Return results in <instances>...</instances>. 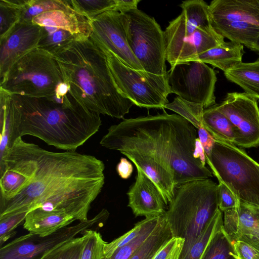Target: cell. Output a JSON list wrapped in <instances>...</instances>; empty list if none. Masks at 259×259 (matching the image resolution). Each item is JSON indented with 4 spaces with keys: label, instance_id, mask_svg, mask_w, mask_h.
Instances as JSON below:
<instances>
[{
    "label": "cell",
    "instance_id": "25",
    "mask_svg": "<svg viewBox=\"0 0 259 259\" xmlns=\"http://www.w3.org/2000/svg\"><path fill=\"white\" fill-rule=\"evenodd\" d=\"M174 237L164 214L159 224L129 259H152L160 249Z\"/></svg>",
    "mask_w": 259,
    "mask_h": 259
},
{
    "label": "cell",
    "instance_id": "33",
    "mask_svg": "<svg viewBox=\"0 0 259 259\" xmlns=\"http://www.w3.org/2000/svg\"><path fill=\"white\" fill-rule=\"evenodd\" d=\"M223 224V212L219 209L182 259H200L213 234Z\"/></svg>",
    "mask_w": 259,
    "mask_h": 259
},
{
    "label": "cell",
    "instance_id": "17",
    "mask_svg": "<svg viewBox=\"0 0 259 259\" xmlns=\"http://www.w3.org/2000/svg\"><path fill=\"white\" fill-rule=\"evenodd\" d=\"M223 226L233 242L242 241L259 251V207L238 201L224 212Z\"/></svg>",
    "mask_w": 259,
    "mask_h": 259
},
{
    "label": "cell",
    "instance_id": "46",
    "mask_svg": "<svg viewBox=\"0 0 259 259\" xmlns=\"http://www.w3.org/2000/svg\"><path fill=\"white\" fill-rule=\"evenodd\" d=\"M253 51L259 52V36L254 44Z\"/></svg>",
    "mask_w": 259,
    "mask_h": 259
},
{
    "label": "cell",
    "instance_id": "22",
    "mask_svg": "<svg viewBox=\"0 0 259 259\" xmlns=\"http://www.w3.org/2000/svg\"><path fill=\"white\" fill-rule=\"evenodd\" d=\"M243 45L233 42H225L197 56L191 61H198L210 64L224 72L242 62Z\"/></svg>",
    "mask_w": 259,
    "mask_h": 259
},
{
    "label": "cell",
    "instance_id": "38",
    "mask_svg": "<svg viewBox=\"0 0 259 259\" xmlns=\"http://www.w3.org/2000/svg\"><path fill=\"white\" fill-rule=\"evenodd\" d=\"M27 212L0 218V244L2 245L16 233L15 229L25 221Z\"/></svg>",
    "mask_w": 259,
    "mask_h": 259
},
{
    "label": "cell",
    "instance_id": "23",
    "mask_svg": "<svg viewBox=\"0 0 259 259\" xmlns=\"http://www.w3.org/2000/svg\"><path fill=\"white\" fill-rule=\"evenodd\" d=\"M202 123L214 140L237 145L239 139L237 130L216 104L204 109Z\"/></svg>",
    "mask_w": 259,
    "mask_h": 259
},
{
    "label": "cell",
    "instance_id": "11",
    "mask_svg": "<svg viewBox=\"0 0 259 259\" xmlns=\"http://www.w3.org/2000/svg\"><path fill=\"white\" fill-rule=\"evenodd\" d=\"M109 215L103 209L93 218L64 227L45 237L29 233L12 240L0 249V259H41L47 253L93 227L103 225Z\"/></svg>",
    "mask_w": 259,
    "mask_h": 259
},
{
    "label": "cell",
    "instance_id": "29",
    "mask_svg": "<svg viewBox=\"0 0 259 259\" xmlns=\"http://www.w3.org/2000/svg\"><path fill=\"white\" fill-rule=\"evenodd\" d=\"M27 0H0V39L5 38L20 21V9Z\"/></svg>",
    "mask_w": 259,
    "mask_h": 259
},
{
    "label": "cell",
    "instance_id": "20",
    "mask_svg": "<svg viewBox=\"0 0 259 259\" xmlns=\"http://www.w3.org/2000/svg\"><path fill=\"white\" fill-rule=\"evenodd\" d=\"M225 42L224 38L212 28L199 27L192 37L184 43L170 66L190 61L197 56Z\"/></svg>",
    "mask_w": 259,
    "mask_h": 259
},
{
    "label": "cell",
    "instance_id": "43",
    "mask_svg": "<svg viewBox=\"0 0 259 259\" xmlns=\"http://www.w3.org/2000/svg\"><path fill=\"white\" fill-rule=\"evenodd\" d=\"M132 163L125 158H121L120 162L116 166V171L118 175L123 179H128L133 172Z\"/></svg>",
    "mask_w": 259,
    "mask_h": 259
},
{
    "label": "cell",
    "instance_id": "13",
    "mask_svg": "<svg viewBox=\"0 0 259 259\" xmlns=\"http://www.w3.org/2000/svg\"><path fill=\"white\" fill-rule=\"evenodd\" d=\"M90 37L97 45L112 53L128 67L144 71L127 43L122 13L107 11L90 20Z\"/></svg>",
    "mask_w": 259,
    "mask_h": 259
},
{
    "label": "cell",
    "instance_id": "45",
    "mask_svg": "<svg viewBox=\"0 0 259 259\" xmlns=\"http://www.w3.org/2000/svg\"><path fill=\"white\" fill-rule=\"evenodd\" d=\"M182 247H180L176 250L174 254L168 259H178Z\"/></svg>",
    "mask_w": 259,
    "mask_h": 259
},
{
    "label": "cell",
    "instance_id": "32",
    "mask_svg": "<svg viewBox=\"0 0 259 259\" xmlns=\"http://www.w3.org/2000/svg\"><path fill=\"white\" fill-rule=\"evenodd\" d=\"M1 140L0 158L11 147L12 121L9 93L0 88Z\"/></svg>",
    "mask_w": 259,
    "mask_h": 259
},
{
    "label": "cell",
    "instance_id": "37",
    "mask_svg": "<svg viewBox=\"0 0 259 259\" xmlns=\"http://www.w3.org/2000/svg\"><path fill=\"white\" fill-rule=\"evenodd\" d=\"M87 238L80 259H105L104 247L106 243L101 234L93 229L85 231Z\"/></svg>",
    "mask_w": 259,
    "mask_h": 259
},
{
    "label": "cell",
    "instance_id": "6",
    "mask_svg": "<svg viewBox=\"0 0 259 259\" xmlns=\"http://www.w3.org/2000/svg\"><path fill=\"white\" fill-rule=\"evenodd\" d=\"M206 162L238 200L259 207V164L235 145L215 140Z\"/></svg>",
    "mask_w": 259,
    "mask_h": 259
},
{
    "label": "cell",
    "instance_id": "18",
    "mask_svg": "<svg viewBox=\"0 0 259 259\" xmlns=\"http://www.w3.org/2000/svg\"><path fill=\"white\" fill-rule=\"evenodd\" d=\"M136 167V181L127 193V206L136 217L148 218L164 214L165 204L160 192L149 177Z\"/></svg>",
    "mask_w": 259,
    "mask_h": 259
},
{
    "label": "cell",
    "instance_id": "9",
    "mask_svg": "<svg viewBox=\"0 0 259 259\" xmlns=\"http://www.w3.org/2000/svg\"><path fill=\"white\" fill-rule=\"evenodd\" d=\"M101 48L106 54L116 87L124 97L140 107L164 108L168 103V96L172 93L168 72L160 75L134 69L109 51Z\"/></svg>",
    "mask_w": 259,
    "mask_h": 259
},
{
    "label": "cell",
    "instance_id": "28",
    "mask_svg": "<svg viewBox=\"0 0 259 259\" xmlns=\"http://www.w3.org/2000/svg\"><path fill=\"white\" fill-rule=\"evenodd\" d=\"M55 10H73L70 0H27L20 9V22H31L36 16Z\"/></svg>",
    "mask_w": 259,
    "mask_h": 259
},
{
    "label": "cell",
    "instance_id": "35",
    "mask_svg": "<svg viewBox=\"0 0 259 259\" xmlns=\"http://www.w3.org/2000/svg\"><path fill=\"white\" fill-rule=\"evenodd\" d=\"M155 217L145 218L138 222L131 230L110 243H106L104 247V254L105 258H108L119 248L133 241L141 234L152 222Z\"/></svg>",
    "mask_w": 259,
    "mask_h": 259
},
{
    "label": "cell",
    "instance_id": "4",
    "mask_svg": "<svg viewBox=\"0 0 259 259\" xmlns=\"http://www.w3.org/2000/svg\"><path fill=\"white\" fill-rule=\"evenodd\" d=\"M71 95L87 109L123 118L134 103L118 91L104 51L90 36H80L53 55Z\"/></svg>",
    "mask_w": 259,
    "mask_h": 259
},
{
    "label": "cell",
    "instance_id": "1",
    "mask_svg": "<svg viewBox=\"0 0 259 259\" xmlns=\"http://www.w3.org/2000/svg\"><path fill=\"white\" fill-rule=\"evenodd\" d=\"M198 130L177 114L123 119L111 125L100 145L120 152L153 182L165 205L177 187L187 182L209 179L212 172L195 157Z\"/></svg>",
    "mask_w": 259,
    "mask_h": 259
},
{
    "label": "cell",
    "instance_id": "40",
    "mask_svg": "<svg viewBox=\"0 0 259 259\" xmlns=\"http://www.w3.org/2000/svg\"><path fill=\"white\" fill-rule=\"evenodd\" d=\"M184 239L174 237L167 242L152 259H168L177 249L183 247Z\"/></svg>",
    "mask_w": 259,
    "mask_h": 259
},
{
    "label": "cell",
    "instance_id": "7",
    "mask_svg": "<svg viewBox=\"0 0 259 259\" xmlns=\"http://www.w3.org/2000/svg\"><path fill=\"white\" fill-rule=\"evenodd\" d=\"M64 82L54 56L37 48L12 66L0 80V88L11 94L50 98Z\"/></svg>",
    "mask_w": 259,
    "mask_h": 259
},
{
    "label": "cell",
    "instance_id": "36",
    "mask_svg": "<svg viewBox=\"0 0 259 259\" xmlns=\"http://www.w3.org/2000/svg\"><path fill=\"white\" fill-rule=\"evenodd\" d=\"M162 215L155 217L148 226L133 241L117 249L108 258L129 259L134 252L151 234L160 221Z\"/></svg>",
    "mask_w": 259,
    "mask_h": 259
},
{
    "label": "cell",
    "instance_id": "5",
    "mask_svg": "<svg viewBox=\"0 0 259 259\" xmlns=\"http://www.w3.org/2000/svg\"><path fill=\"white\" fill-rule=\"evenodd\" d=\"M219 209L218 185L209 179L177 187L164 215L174 237L184 239L178 259L186 255Z\"/></svg>",
    "mask_w": 259,
    "mask_h": 259
},
{
    "label": "cell",
    "instance_id": "41",
    "mask_svg": "<svg viewBox=\"0 0 259 259\" xmlns=\"http://www.w3.org/2000/svg\"><path fill=\"white\" fill-rule=\"evenodd\" d=\"M236 259H259V251L242 241L233 242Z\"/></svg>",
    "mask_w": 259,
    "mask_h": 259
},
{
    "label": "cell",
    "instance_id": "16",
    "mask_svg": "<svg viewBox=\"0 0 259 259\" xmlns=\"http://www.w3.org/2000/svg\"><path fill=\"white\" fill-rule=\"evenodd\" d=\"M42 27L31 22H19L0 39V80L19 59L37 48Z\"/></svg>",
    "mask_w": 259,
    "mask_h": 259
},
{
    "label": "cell",
    "instance_id": "10",
    "mask_svg": "<svg viewBox=\"0 0 259 259\" xmlns=\"http://www.w3.org/2000/svg\"><path fill=\"white\" fill-rule=\"evenodd\" d=\"M208 13L216 32L253 50L259 36V0H213Z\"/></svg>",
    "mask_w": 259,
    "mask_h": 259
},
{
    "label": "cell",
    "instance_id": "27",
    "mask_svg": "<svg viewBox=\"0 0 259 259\" xmlns=\"http://www.w3.org/2000/svg\"><path fill=\"white\" fill-rule=\"evenodd\" d=\"M41 27L42 36L37 48L53 55L60 49L80 37L59 27L50 26Z\"/></svg>",
    "mask_w": 259,
    "mask_h": 259
},
{
    "label": "cell",
    "instance_id": "24",
    "mask_svg": "<svg viewBox=\"0 0 259 259\" xmlns=\"http://www.w3.org/2000/svg\"><path fill=\"white\" fill-rule=\"evenodd\" d=\"M224 74L228 80L241 87L245 93L259 100V59L251 63L242 62Z\"/></svg>",
    "mask_w": 259,
    "mask_h": 259
},
{
    "label": "cell",
    "instance_id": "31",
    "mask_svg": "<svg viewBox=\"0 0 259 259\" xmlns=\"http://www.w3.org/2000/svg\"><path fill=\"white\" fill-rule=\"evenodd\" d=\"M164 108L175 112L189 121L197 130L203 126L202 120L204 109L201 104L187 101L177 96L172 102L166 104Z\"/></svg>",
    "mask_w": 259,
    "mask_h": 259
},
{
    "label": "cell",
    "instance_id": "19",
    "mask_svg": "<svg viewBox=\"0 0 259 259\" xmlns=\"http://www.w3.org/2000/svg\"><path fill=\"white\" fill-rule=\"evenodd\" d=\"M31 22L40 26H54L68 31L76 36H90V20L73 10H55L40 14Z\"/></svg>",
    "mask_w": 259,
    "mask_h": 259
},
{
    "label": "cell",
    "instance_id": "14",
    "mask_svg": "<svg viewBox=\"0 0 259 259\" xmlns=\"http://www.w3.org/2000/svg\"><path fill=\"white\" fill-rule=\"evenodd\" d=\"M257 100L245 93L227 94L218 109L238 131L237 146L249 148L259 146V107Z\"/></svg>",
    "mask_w": 259,
    "mask_h": 259
},
{
    "label": "cell",
    "instance_id": "42",
    "mask_svg": "<svg viewBox=\"0 0 259 259\" xmlns=\"http://www.w3.org/2000/svg\"><path fill=\"white\" fill-rule=\"evenodd\" d=\"M197 130L198 138L204 149L205 157L208 156L210 154L215 140L203 126Z\"/></svg>",
    "mask_w": 259,
    "mask_h": 259
},
{
    "label": "cell",
    "instance_id": "3",
    "mask_svg": "<svg viewBox=\"0 0 259 259\" xmlns=\"http://www.w3.org/2000/svg\"><path fill=\"white\" fill-rule=\"evenodd\" d=\"M12 146L30 135L49 146L75 151L99 130L100 114L80 104L69 93L64 97L34 98L10 93Z\"/></svg>",
    "mask_w": 259,
    "mask_h": 259
},
{
    "label": "cell",
    "instance_id": "30",
    "mask_svg": "<svg viewBox=\"0 0 259 259\" xmlns=\"http://www.w3.org/2000/svg\"><path fill=\"white\" fill-rule=\"evenodd\" d=\"M73 10L89 20L105 12H119L118 0H70Z\"/></svg>",
    "mask_w": 259,
    "mask_h": 259
},
{
    "label": "cell",
    "instance_id": "44",
    "mask_svg": "<svg viewBox=\"0 0 259 259\" xmlns=\"http://www.w3.org/2000/svg\"><path fill=\"white\" fill-rule=\"evenodd\" d=\"M194 155L196 158L200 159L205 165L206 162L204 150L198 138L196 140Z\"/></svg>",
    "mask_w": 259,
    "mask_h": 259
},
{
    "label": "cell",
    "instance_id": "2",
    "mask_svg": "<svg viewBox=\"0 0 259 259\" xmlns=\"http://www.w3.org/2000/svg\"><path fill=\"white\" fill-rule=\"evenodd\" d=\"M34 173L17 195L1 201L0 218L38 209L66 213L87 221L91 204L105 183L104 162L94 156L75 151L45 150L29 143Z\"/></svg>",
    "mask_w": 259,
    "mask_h": 259
},
{
    "label": "cell",
    "instance_id": "15",
    "mask_svg": "<svg viewBox=\"0 0 259 259\" xmlns=\"http://www.w3.org/2000/svg\"><path fill=\"white\" fill-rule=\"evenodd\" d=\"M182 12L169 22L164 33L166 60L170 65L187 40L199 27L212 28L209 17L208 5L203 0H188L180 5Z\"/></svg>",
    "mask_w": 259,
    "mask_h": 259
},
{
    "label": "cell",
    "instance_id": "39",
    "mask_svg": "<svg viewBox=\"0 0 259 259\" xmlns=\"http://www.w3.org/2000/svg\"><path fill=\"white\" fill-rule=\"evenodd\" d=\"M219 182L218 196L219 209L224 212L236 208L239 201L226 185L221 181Z\"/></svg>",
    "mask_w": 259,
    "mask_h": 259
},
{
    "label": "cell",
    "instance_id": "34",
    "mask_svg": "<svg viewBox=\"0 0 259 259\" xmlns=\"http://www.w3.org/2000/svg\"><path fill=\"white\" fill-rule=\"evenodd\" d=\"M85 231L82 236L64 242L47 253L41 259H80L87 238Z\"/></svg>",
    "mask_w": 259,
    "mask_h": 259
},
{
    "label": "cell",
    "instance_id": "21",
    "mask_svg": "<svg viewBox=\"0 0 259 259\" xmlns=\"http://www.w3.org/2000/svg\"><path fill=\"white\" fill-rule=\"evenodd\" d=\"M75 221L73 217L63 212L35 209L27 212L23 227L29 233L45 237L68 226Z\"/></svg>",
    "mask_w": 259,
    "mask_h": 259
},
{
    "label": "cell",
    "instance_id": "26",
    "mask_svg": "<svg viewBox=\"0 0 259 259\" xmlns=\"http://www.w3.org/2000/svg\"><path fill=\"white\" fill-rule=\"evenodd\" d=\"M233 242L223 224L214 232L200 259H236Z\"/></svg>",
    "mask_w": 259,
    "mask_h": 259
},
{
    "label": "cell",
    "instance_id": "8",
    "mask_svg": "<svg viewBox=\"0 0 259 259\" xmlns=\"http://www.w3.org/2000/svg\"><path fill=\"white\" fill-rule=\"evenodd\" d=\"M121 13L127 43L144 70L166 74L165 36L160 25L138 8Z\"/></svg>",
    "mask_w": 259,
    "mask_h": 259
},
{
    "label": "cell",
    "instance_id": "12",
    "mask_svg": "<svg viewBox=\"0 0 259 259\" xmlns=\"http://www.w3.org/2000/svg\"><path fill=\"white\" fill-rule=\"evenodd\" d=\"M168 81L172 93L187 101L201 104L204 109L215 104L213 69L198 61L181 63L171 67Z\"/></svg>",
    "mask_w": 259,
    "mask_h": 259
}]
</instances>
